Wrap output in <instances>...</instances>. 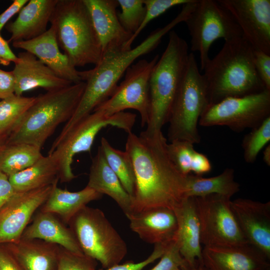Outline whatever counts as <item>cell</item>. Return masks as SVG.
I'll return each mask as SVG.
<instances>
[{"label":"cell","mask_w":270,"mask_h":270,"mask_svg":"<svg viewBox=\"0 0 270 270\" xmlns=\"http://www.w3.org/2000/svg\"><path fill=\"white\" fill-rule=\"evenodd\" d=\"M18 58L12 70L15 78L16 95L22 96L24 92L38 88L47 92L56 90L72 84L58 76L28 52H20Z\"/></svg>","instance_id":"obj_21"},{"label":"cell","mask_w":270,"mask_h":270,"mask_svg":"<svg viewBox=\"0 0 270 270\" xmlns=\"http://www.w3.org/2000/svg\"><path fill=\"white\" fill-rule=\"evenodd\" d=\"M181 270H208L202 262L197 260L194 264H190L186 262L180 266Z\"/></svg>","instance_id":"obj_47"},{"label":"cell","mask_w":270,"mask_h":270,"mask_svg":"<svg viewBox=\"0 0 270 270\" xmlns=\"http://www.w3.org/2000/svg\"><path fill=\"white\" fill-rule=\"evenodd\" d=\"M86 186L112 198L126 217L132 214V198L108 166L100 146L92 159Z\"/></svg>","instance_id":"obj_24"},{"label":"cell","mask_w":270,"mask_h":270,"mask_svg":"<svg viewBox=\"0 0 270 270\" xmlns=\"http://www.w3.org/2000/svg\"><path fill=\"white\" fill-rule=\"evenodd\" d=\"M212 165L208 158L204 154L196 151L191 164V172L195 174L202 176L208 172Z\"/></svg>","instance_id":"obj_43"},{"label":"cell","mask_w":270,"mask_h":270,"mask_svg":"<svg viewBox=\"0 0 270 270\" xmlns=\"http://www.w3.org/2000/svg\"><path fill=\"white\" fill-rule=\"evenodd\" d=\"M270 140V116L246 134L242 142L244 158L248 164L254 163L260 152Z\"/></svg>","instance_id":"obj_33"},{"label":"cell","mask_w":270,"mask_h":270,"mask_svg":"<svg viewBox=\"0 0 270 270\" xmlns=\"http://www.w3.org/2000/svg\"><path fill=\"white\" fill-rule=\"evenodd\" d=\"M263 160L265 164L270 166V145H268L263 152Z\"/></svg>","instance_id":"obj_48"},{"label":"cell","mask_w":270,"mask_h":270,"mask_svg":"<svg viewBox=\"0 0 270 270\" xmlns=\"http://www.w3.org/2000/svg\"><path fill=\"white\" fill-rule=\"evenodd\" d=\"M255 50L270 54V0H218Z\"/></svg>","instance_id":"obj_14"},{"label":"cell","mask_w":270,"mask_h":270,"mask_svg":"<svg viewBox=\"0 0 270 270\" xmlns=\"http://www.w3.org/2000/svg\"><path fill=\"white\" fill-rule=\"evenodd\" d=\"M23 270H57L60 246L38 239L4 244Z\"/></svg>","instance_id":"obj_26"},{"label":"cell","mask_w":270,"mask_h":270,"mask_svg":"<svg viewBox=\"0 0 270 270\" xmlns=\"http://www.w3.org/2000/svg\"><path fill=\"white\" fill-rule=\"evenodd\" d=\"M270 116V90L236 97H228L209 104L200 116L202 126H226L240 132L258 126Z\"/></svg>","instance_id":"obj_11"},{"label":"cell","mask_w":270,"mask_h":270,"mask_svg":"<svg viewBox=\"0 0 270 270\" xmlns=\"http://www.w3.org/2000/svg\"><path fill=\"white\" fill-rule=\"evenodd\" d=\"M127 218L130 229L148 243L167 244L174 240L178 222L172 208H152L134 212Z\"/></svg>","instance_id":"obj_20"},{"label":"cell","mask_w":270,"mask_h":270,"mask_svg":"<svg viewBox=\"0 0 270 270\" xmlns=\"http://www.w3.org/2000/svg\"><path fill=\"white\" fill-rule=\"evenodd\" d=\"M231 206L247 242L270 258V202L239 198Z\"/></svg>","instance_id":"obj_16"},{"label":"cell","mask_w":270,"mask_h":270,"mask_svg":"<svg viewBox=\"0 0 270 270\" xmlns=\"http://www.w3.org/2000/svg\"><path fill=\"white\" fill-rule=\"evenodd\" d=\"M202 70L210 104L266 90L256 69L254 49L243 36L225 41Z\"/></svg>","instance_id":"obj_3"},{"label":"cell","mask_w":270,"mask_h":270,"mask_svg":"<svg viewBox=\"0 0 270 270\" xmlns=\"http://www.w3.org/2000/svg\"><path fill=\"white\" fill-rule=\"evenodd\" d=\"M50 22L59 47L74 66L99 62L101 45L82 0H58Z\"/></svg>","instance_id":"obj_6"},{"label":"cell","mask_w":270,"mask_h":270,"mask_svg":"<svg viewBox=\"0 0 270 270\" xmlns=\"http://www.w3.org/2000/svg\"><path fill=\"white\" fill-rule=\"evenodd\" d=\"M254 63L264 88L270 90V54L254 50Z\"/></svg>","instance_id":"obj_40"},{"label":"cell","mask_w":270,"mask_h":270,"mask_svg":"<svg viewBox=\"0 0 270 270\" xmlns=\"http://www.w3.org/2000/svg\"><path fill=\"white\" fill-rule=\"evenodd\" d=\"M178 222L174 238L180 254L190 264L202 262L200 224L193 197L186 198L173 210Z\"/></svg>","instance_id":"obj_23"},{"label":"cell","mask_w":270,"mask_h":270,"mask_svg":"<svg viewBox=\"0 0 270 270\" xmlns=\"http://www.w3.org/2000/svg\"><path fill=\"white\" fill-rule=\"evenodd\" d=\"M85 87L82 82L36 97L10 132L6 144H28L42 148L57 126L72 116Z\"/></svg>","instance_id":"obj_4"},{"label":"cell","mask_w":270,"mask_h":270,"mask_svg":"<svg viewBox=\"0 0 270 270\" xmlns=\"http://www.w3.org/2000/svg\"><path fill=\"white\" fill-rule=\"evenodd\" d=\"M0 270H23L7 246L0 244Z\"/></svg>","instance_id":"obj_42"},{"label":"cell","mask_w":270,"mask_h":270,"mask_svg":"<svg viewBox=\"0 0 270 270\" xmlns=\"http://www.w3.org/2000/svg\"><path fill=\"white\" fill-rule=\"evenodd\" d=\"M82 0L99 39L102 56L124 50L132 34L126 32L119 21L116 10L118 0Z\"/></svg>","instance_id":"obj_18"},{"label":"cell","mask_w":270,"mask_h":270,"mask_svg":"<svg viewBox=\"0 0 270 270\" xmlns=\"http://www.w3.org/2000/svg\"><path fill=\"white\" fill-rule=\"evenodd\" d=\"M193 198L200 224V241L204 246L248 243L234 214L230 198L216 194Z\"/></svg>","instance_id":"obj_12"},{"label":"cell","mask_w":270,"mask_h":270,"mask_svg":"<svg viewBox=\"0 0 270 270\" xmlns=\"http://www.w3.org/2000/svg\"><path fill=\"white\" fill-rule=\"evenodd\" d=\"M16 192H26L52 185L59 180V170L52 156H42L34 164L8 177Z\"/></svg>","instance_id":"obj_28"},{"label":"cell","mask_w":270,"mask_h":270,"mask_svg":"<svg viewBox=\"0 0 270 270\" xmlns=\"http://www.w3.org/2000/svg\"><path fill=\"white\" fill-rule=\"evenodd\" d=\"M170 244L154 245V250L151 254L147 258L140 262H126L122 264H118L106 269L102 268L96 270H142L150 263L160 258Z\"/></svg>","instance_id":"obj_39"},{"label":"cell","mask_w":270,"mask_h":270,"mask_svg":"<svg viewBox=\"0 0 270 270\" xmlns=\"http://www.w3.org/2000/svg\"><path fill=\"white\" fill-rule=\"evenodd\" d=\"M12 44L34 54L60 78L72 84L83 82L82 71L78 70L60 50L55 31L52 26L34 38L14 42Z\"/></svg>","instance_id":"obj_19"},{"label":"cell","mask_w":270,"mask_h":270,"mask_svg":"<svg viewBox=\"0 0 270 270\" xmlns=\"http://www.w3.org/2000/svg\"><path fill=\"white\" fill-rule=\"evenodd\" d=\"M191 0H143L146 7L144 20L138 30L126 44L124 50H129L133 42L146 26L154 19L163 14L168 9L177 6H182Z\"/></svg>","instance_id":"obj_36"},{"label":"cell","mask_w":270,"mask_h":270,"mask_svg":"<svg viewBox=\"0 0 270 270\" xmlns=\"http://www.w3.org/2000/svg\"><path fill=\"white\" fill-rule=\"evenodd\" d=\"M188 14L187 8H182L172 21L164 27L152 31L135 48L106 54L93 68L82 71V81L86 82L84 92L74 114L66 123L60 135H65L76 124L108 99L117 87L119 80L132 62L154 50L163 36L177 24L184 22Z\"/></svg>","instance_id":"obj_2"},{"label":"cell","mask_w":270,"mask_h":270,"mask_svg":"<svg viewBox=\"0 0 270 270\" xmlns=\"http://www.w3.org/2000/svg\"><path fill=\"white\" fill-rule=\"evenodd\" d=\"M16 192L8 177L0 171V210Z\"/></svg>","instance_id":"obj_44"},{"label":"cell","mask_w":270,"mask_h":270,"mask_svg":"<svg viewBox=\"0 0 270 270\" xmlns=\"http://www.w3.org/2000/svg\"><path fill=\"white\" fill-rule=\"evenodd\" d=\"M184 22L190 36V50L199 54L201 70L210 58V49L215 40L242 36L234 18L218 0H196Z\"/></svg>","instance_id":"obj_10"},{"label":"cell","mask_w":270,"mask_h":270,"mask_svg":"<svg viewBox=\"0 0 270 270\" xmlns=\"http://www.w3.org/2000/svg\"><path fill=\"white\" fill-rule=\"evenodd\" d=\"M53 184L15 192L0 210V244L20 240L32 216L48 198Z\"/></svg>","instance_id":"obj_15"},{"label":"cell","mask_w":270,"mask_h":270,"mask_svg":"<svg viewBox=\"0 0 270 270\" xmlns=\"http://www.w3.org/2000/svg\"><path fill=\"white\" fill-rule=\"evenodd\" d=\"M121 12L118 14L124 28L132 35L141 25L146 14L143 0H118Z\"/></svg>","instance_id":"obj_34"},{"label":"cell","mask_w":270,"mask_h":270,"mask_svg":"<svg viewBox=\"0 0 270 270\" xmlns=\"http://www.w3.org/2000/svg\"><path fill=\"white\" fill-rule=\"evenodd\" d=\"M54 184L52 191L40 211L52 214L68 225L72 218L90 202L100 199L102 194L86 186L78 192H70Z\"/></svg>","instance_id":"obj_27"},{"label":"cell","mask_w":270,"mask_h":270,"mask_svg":"<svg viewBox=\"0 0 270 270\" xmlns=\"http://www.w3.org/2000/svg\"><path fill=\"white\" fill-rule=\"evenodd\" d=\"M136 114L122 112L107 116L94 110L76 124L60 140L54 142L48 154L52 156L59 170V180L68 182L75 178L72 164L74 156L82 152H90L95 138L104 128L112 126L132 132Z\"/></svg>","instance_id":"obj_8"},{"label":"cell","mask_w":270,"mask_h":270,"mask_svg":"<svg viewBox=\"0 0 270 270\" xmlns=\"http://www.w3.org/2000/svg\"><path fill=\"white\" fill-rule=\"evenodd\" d=\"M202 262L208 270H270V258L249 243L204 246Z\"/></svg>","instance_id":"obj_17"},{"label":"cell","mask_w":270,"mask_h":270,"mask_svg":"<svg viewBox=\"0 0 270 270\" xmlns=\"http://www.w3.org/2000/svg\"><path fill=\"white\" fill-rule=\"evenodd\" d=\"M175 270H180V268H178V269Z\"/></svg>","instance_id":"obj_50"},{"label":"cell","mask_w":270,"mask_h":270,"mask_svg":"<svg viewBox=\"0 0 270 270\" xmlns=\"http://www.w3.org/2000/svg\"><path fill=\"white\" fill-rule=\"evenodd\" d=\"M185 262L174 240L168 246L160 262L150 270H175L180 268Z\"/></svg>","instance_id":"obj_38"},{"label":"cell","mask_w":270,"mask_h":270,"mask_svg":"<svg viewBox=\"0 0 270 270\" xmlns=\"http://www.w3.org/2000/svg\"><path fill=\"white\" fill-rule=\"evenodd\" d=\"M158 59V55H156L150 60L142 59L132 64L127 68L124 80L112 96L94 111L112 116L133 109L140 116L142 126H146L150 114V79Z\"/></svg>","instance_id":"obj_13"},{"label":"cell","mask_w":270,"mask_h":270,"mask_svg":"<svg viewBox=\"0 0 270 270\" xmlns=\"http://www.w3.org/2000/svg\"><path fill=\"white\" fill-rule=\"evenodd\" d=\"M35 100L14 94L0 100V132L9 134Z\"/></svg>","instance_id":"obj_32"},{"label":"cell","mask_w":270,"mask_h":270,"mask_svg":"<svg viewBox=\"0 0 270 270\" xmlns=\"http://www.w3.org/2000/svg\"><path fill=\"white\" fill-rule=\"evenodd\" d=\"M9 134L0 132V151L6 144Z\"/></svg>","instance_id":"obj_49"},{"label":"cell","mask_w":270,"mask_h":270,"mask_svg":"<svg viewBox=\"0 0 270 270\" xmlns=\"http://www.w3.org/2000/svg\"><path fill=\"white\" fill-rule=\"evenodd\" d=\"M68 226L84 254L98 261L103 269L120 264L127 254L126 242L98 208L84 207Z\"/></svg>","instance_id":"obj_9"},{"label":"cell","mask_w":270,"mask_h":270,"mask_svg":"<svg viewBox=\"0 0 270 270\" xmlns=\"http://www.w3.org/2000/svg\"><path fill=\"white\" fill-rule=\"evenodd\" d=\"M18 60V56L12 52L8 40L2 38L0 32V64L8 66L10 62L15 63Z\"/></svg>","instance_id":"obj_46"},{"label":"cell","mask_w":270,"mask_h":270,"mask_svg":"<svg viewBox=\"0 0 270 270\" xmlns=\"http://www.w3.org/2000/svg\"><path fill=\"white\" fill-rule=\"evenodd\" d=\"M234 177V170L231 168H226L218 176L208 178L189 174L186 178V197L216 194L231 198L240 189V184Z\"/></svg>","instance_id":"obj_29"},{"label":"cell","mask_w":270,"mask_h":270,"mask_svg":"<svg viewBox=\"0 0 270 270\" xmlns=\"http://www.w3.org/2000/svg\"><path fill=\"white\" fill-rule=\"evenodd\" d=\"M58 0H30L21 8L16 18L6 25L11 34L8 42L28 40L47 30V26Z\"/></svg>","instance_id":"obj_22"},{"label":"cell","mask_w":270,"mask_h":270,"mask_svg":"<svg viewBox=\"0 0 270 270\" xmlns=\"http://www.w3.org/2000/svg\"><path fill=\"white\" fill-rule=\"evenodd\" d=\"M40 150L28 144H6L0 151V171L9 177L25 170L43 156Z\"/></svg>","instance_id":"obj_30"},{"label":"cell","mask_w":270,"mask_h":270,"mask_svg":"<svg viewBox=\"0 0 270 270\" xmlns=\"http://www.w3.org/2000/svg\"><path fill=\"white\" fill-rule=\"evenodd\" d=\"M15 78L12 71L0 68V100L14 94Z\"/></svg>","instance_id":"obj_41"},{"label":"cell","mask_w":270,"mask_h":270,"mask_svg":"<svg viewBox=\"0 0 270 270\" xmlns=\"http://www.w3.org/2000/svg\"><path fill=\"white\" fill-rule=\"evenodd\" d=\"M166 47L154 66L150 79V114L145 131L162 132L184 78L190 53L186 41L172 30Z\"/></svg>","instance_id":"obj_5"},{"label":"cell","mask_w":270,"mask_h":270,"mask_svg":"<svg viewBox=\"0 0 270 270\" xmlns=\"http://www.w3.org/2000/svg\"><path fill=\"white\" fill-rule=\"evenodd\" d=\"M166 147L170 159L178 170L184 176L190 174L196 152L194 144L186 140H174L167 143Z\"/></svg>","instance_id":"obj_35"},{"label":"cell","mask_w":270,"mask_h":270,"mask_svg":"<svg viewBox=\"0 0 270 270\" xmlns=\"http://www.w3.org/2000/svg\"><path fill=\"white\" fill-rule=\"evenodd\" d=\"M210 104L207 84L192 53L174 99L168 118V136L174 140L200 142L198 129L200 118Z\"/></svg>","instance_id":"obj_7"},{"label":"cell","mask_w":270,"mask_h":270,"mask_svg":"<svg viewBox=\"0 0 270 270\" xmlns=\"http://www.w3.org/2000/svg\"><path fill=\"white\" fill-rule=\"evenodd\" d=\"M96 261L60 246L57 270H96Z\"/></svg>","instance_id":"obj_37"},{"label":"cell","mask_w":270,"mask_h":270,"mask_svg":"<svg viewBox=\"0 0 270 270\" xmlns=\"http://www.w3.org/2000/svg\"><path fill=\"white\" fill-rule=\"evenodd\" d=\"M66 225L56 216L40 210L26 228L21 238L38 239L72 252L84 254L72 230Z\"/></svg>","instance_id":"obj_25"},{"label":"cell","mask_w":270,"mask_h":270,"mask_svg":"<svg viewBox=\"0 0 270 270\" xmlns=\"http://www.w3.org/2000/svg\"><path fill=\"white\" fill-rule=\"evenodd\" d=\"M128 134L125 150L131 158L136 178L132 213L158 207L174 210L186 198V176L170 159L167 140L162 132Z\"/></svg>","instance_id":"obj_1"},{"label":"cell","mask_w":270,"mask_h":270,"mask_svg":"<svg viewBox=\"0 0 270 270\" xmlns=\"http://www.w3.org/2000/svg\"><path fill=\"white\" fill-rule=\"evenodd\" d=\"M28 0H14L4 12L0 14V32L8 22L28 2Z\"/></svg>","instance_id":"obj_45"},{"label":"cell","mask_w":270,"mask_h":270,"mask_svg":"<svg viewBox=\"0 0 270 270\" xmlns=\"http://www.w3.org/2000/svg\"><path fill=\"white\" fill-rule=\"evenodd\" d=\"M100 147L108 166L132 198L135 192L136 178L130 155L126 150L114 148L104 137L101 138Z\"/></svg>","instance_id":"obj_31"}]
</instances>
